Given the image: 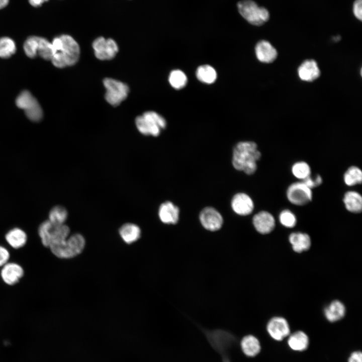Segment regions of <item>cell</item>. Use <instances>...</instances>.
<instances>
[{"instance_id": "obj_1", "label": "cell", "mask_w": 362, "mask_h": 362, "mask_svg": "<svg viewBox=\"0 0 362 362\" xmlns=\"http://www.w3.org/2000/svg\"><path fill=\"white\" fill-rule=\"evenodd\" d=\"M53 55V64L58 68L74 65L80 55V48L77 42L71 36L66 34L55 37L52 42Z\"/></svg>"}, {"instance_id": "obj_2", "label": "cell", "mask_w": 362, "mask_h": 362, "mask_svg": "<svg viewBox=\"0 0 362 362\" xmlns=\"http://www.w3.org/2000/svg\"><path fill=\"white\" fill-rule=\"evenodd\" d=\"M257 144L253 141H241L233 148L232 163L235 169L247 174H253L257 169V161L261 157Z\"/></svg>"}, {"instance_id": "obj_3", "label": "cell", "mask_w": 362, "mask_h": 362, "mask_svg": "<svg viewBox=\"0 0 362 362\" xmlns=\"http://www.w3.org/2000/svg\"><path fill=\"white\" fill-rule=\"evenodd\" d=\"M38 233L43 245L49 248L66 239L69 236L70 229L65 224H54L48 220L39 225Z\"/></svg>"}, {"instance_id": "obj_4", "label": "cell", "mask_w": 362, "mask_h": 362, "mask_svg": "<svg viewBox=\"0 0 362 362\" xmlns=\"http://www.w3.org/2000/svg\"><path fill=\"white\" fill-rule=\"evenodd\" d=\"M85 244L84 237L80 233H74L66 239L49 247L51 252L56 257L68 259L80 254Z\"/></svg>"}, {"instance_id": "obj_5", "label": "cell", "mask_w": 362, "mask_h": 362, "mask_svg": "<svg viewBox=\"0 0 362 362\" xmlns=\"http://www.w3.org/2000/svg\"><path fill=\"white\" fill-rule=\"evenodd\" d=\"M137 129L142 134L157 137L165 128L166 122L160 114L148 111L137 117L135 120Z\"/></svg>"}, {"instance_id": "obj_6", "label": "cell", "mask_w": 362, "mask_h": 362, "mask_svg": "<svg viewBox=\"0 0 362 362\" xmlns=\"http://www.w3.org/2000/svg\"><path fill=\"white\" fill-rule=\"evenodd\" d=\"M239 13L250 24L260 26L269 18L268 11L258 5L253 0H242L237 4Z\"/></svg>"}, {"instance_id": "obj_7", "label": "cell", "mask_w": 362, "mask_h": 362, "mask_svg": "<svg viewBox=\"0 0 362 362\" xmlns=\"http://www.w3.org/2000/svg\"><path fill=\"white\" fill-rule=\"evenodd\" d=\"M16 104L23 109L27 117L31 121H40L43 116L42 109L36 99L28 90H23L17 97Z\"/></svg>"}, {"instance_id": "obj_8", "label": "cell", "mask_w": 362, "mask_h": 362, "mask_svg": "<svg viewBox=\"0 0 362 362\" xmlns=\"http://www.w3.org/2000/svg\"><path fill=\"white\" fill-rule=\"evenodd\" d=\"M103 84L106 89L105 99L111 105L117 106L127 97L129 87L124 83L106 78L103 80Z\"/></svg>"}, {"instance_id": "obj_9", "label": "cell", "mask_w": 362, "mask_h": 362, "mask_svg": "<svg viewBox=\"0 0 362 362\" xmlns=\"http://www.w3.org/2000/svg\"><path fill=\"white\" fill-rule=\"evenodd\" d=\"M207 337L214 348L222 354L224 362H229L228 350L236 341L234 336L229 333L222 331L212 332L208 334Z\"/></svg>"}, {"instance_id": "obj_10", "label": "cell", "mask_w": 362, "mask_h": 362, "mask_svg": "<svg viewBox=\"0 0 362 362\" xmlns=\"http://www.w3.org/2000/svg\"><path fill=\"white\" fill-rule=\"evenodd\" d=\"M287 198L292 204L297 206L307 204L312 199V192L303 182L290 185L286 192Z\"/></svg>"}, {"instance_id": "obj_11", "label": "cell", "mask_w": 362, "mask_h": 362, "mask_svg": "<svg viewBox=\"0 0 362 362\" xmlns=\"http://www.w3.org/2000/svg\"><path fill=\"white\" fill-rule=\"evenodd\" d=\"M92 45L96 57L102 60L112 59L119 50L117 43L113 39L103 37L96 39Z\"/></svg>"}, {"instance_id": "obj_12", "label": "cell", "mask_w": 362, "mask_h": 362, "mask_svg": "<svg viewBox=\"0 0 362 362\" xmlns=\"http://www.w3.org/2000/svg\"><path fill=\"white\" fill-rule=\"evenodd\" d=\"M199 220L202 226L207 230L211 232L219 230L223 224L221 214L211 207H207L201 211Z\"/></svg>"}, {"instance_id": "obj_13", "label": "cell", "mask_w": 362, "mask_h": 362, "mask_svg": "<svg viewBox=\"0 0 362 362\" xmlns=\"http://www.w3.org/2000/svg\"><path fill=\"white\" fill-rule=\"evenodd\" d=\"M266 330L269 336L278 341L283 340L290 334V325L287 320L282 317L270 319L267 324Z\"/></svg>"}, {"instance_id": "obj_14", "label": "cell", "mask_w": 362, "mask_h": 362, "mask_svg": "<svg viewBox=\"0 0 362 362\" xmlns=\"http://www.w3.org/2000/svg\"><path fill=\"white\" fill-rule=\"evenodd\" d=\"M0 275L6 284L14 286L23 277L24 269L19 263L9 261L1 267Z\"/></svg>"}, {"instance_id": "obj_15", "label": "cell", "mask_w": 362, "mask_h": 362, "mask_svg": "<svg viewBox=\"0 0 362 362\" xmlns=\"http://www.w3.org/2000/svg\"><path fill=\"white\" fill-rule=\"evenodd\" d=\"M231 205L233 211L240 216H247L250 214L254 209V203L252 199L247 194L239 193L232 198Z\"/></svg>"}, {"instance_id": "obj_16", "label": "cell", "mask_w": 362, "mask_h": 362, "mask_svg": "<svg viewBox=\"0 0 362 362\" xmlns=\"http://www.w3.org/2000/svg\"><path fill=\"white\" fill-rule=\"evenodd\" d=\"M252 223L255 230L262 234L271 232L276 225L274 217L269 212L265 211L256 214L253 217Z\"/></svg>"}, {"instance_id": "obj_17", "label": "cell", "mask_w": 362, "mask_h": 362, "mask_svg": "<svg viewBox=\"0 0 362 362\" xmlns=\"http://www.w3.org/2000/svg\"><path fill=\"white\" fill-rule=\"evenodd\" d=\"M160 220L165 224H176L179 220V209L170 201L162 203L158 208Z\"/></svg>"}, {"instance_id": "obj_18", "label": "cell", "mask_w": 362, "mask_h": 362, "mask_svg": "<svg viewBox=\"0 0 362 362\" xmlns=\"http://www.w3.org/2000/svg\"><path fill=\"white\" fill-rule=\"evenodd\" d=\"M255 53L259 61L265 63L273 62L278 56L276 48L269 42L264 40L259 41L256 44Z\"/></svg>"}, {"instance_id": "obj_19", "label": "cell", "mask_w": 362, "mask_h": 362, "mask_svg": "<svg viewBox=\"0 0 362 362\" xmlns=\"http://www.w3.org/2000/svg\"><path fill=\"white\" fill-rule=\"evenodd\" d=\"M299 78L303 81L311 82L316 79L320 74L317 62L313 59L304 61L298 67Z\"/></svg>"}, {"instance_id": "obj_20", "label": "cell", "mask_w": 362, "mask_h": 362, "mask_svg": "<svg viewBox=\"0 0 362 362\" xmlns=\"http://www.w3.org/2000/svg\"><path fill=\"white\" fill-rule=\"evenodd\" d=\"M5 240L13 248L19 249L23 247L28 240L26 233L20 228L15 227L9 230L6 234Z\"/></svg>"}, {"instance_id": "obj_21", "label": "cell", "mask_w": 362, "mask_h": 362, "mask_svg": "<svg viewBox=\"0 0 362 362\" xmlns=\"http://www.w3.org/2000/svg\"><path fill=\"white\" fill-rule=\"evenodd\" d=\"M287 343L293 350L303 351L307 349L309 345V338L303 331H297L288 336Z\"/></svg>"}, {"instance_id": "obj_22", "label": "cell", "mask_w": 362, "mask_h": 362, "mask_svg": "<svg viewBox=\"0 0 362 362\" xmlns=\"http://www.w3.org/2000/svg\"><path fill=\"white\" fill-rule=\"evenodd\" d=\"M119 233L125 243L131 244L140 238L141 231L137 225L132 223H126L120 227Z\"/></svg>"}, {"instance_id": "obj_23", "label": "cell", "mask_w": 362, "mask_h": 362, "mask_svg": "<svg viewBox=\"0 0 362 362\" xmlns=\"http://www.w3.org/2000/svg\"><path fill=\"white\" fill-rule=\"evenodd\" d=\"M293 249L296 252L308 250L311 246V238L305 233L297 232L291 233L289 237Z\"/></svg>"}, {"instance_id": "obj_24", "label": "cell", "mask_w": 362, "mask_h": 362, "mask_svg": "<svg viewBox=\"0 0 362 362\" xmlns=\"http://www.w3.org/2000/svg\"><path fill=\"white\" fill-rule=\"evenodd\" d=\"M345 312L344 304L338 300H334L325 308L324 313L328 321L334 322L341 319L344 316Z\"/></svg>"}, {"instance_id": "obj_25", "label": "cell", "mask_w": 362, "mask_h": 362, "mask_svg": "<svg viewBox=\"0 0 362 362\" xmlns=\"http://www.w3.org/2000/svg\"><path fill=\"white\" fill-rule=\"evenodd\" d=\"M343 203L345 208L353 213H359L362 211V197L354 191L346 192L343 197Z\"/></svg>"}, {"instance_id": "obj_26", "label": "cell", "mask_w": 362, "mask_h": 362, "mask_svg": "<svg viewBox=\"0 0 362 362\" xmlns=\"http://www.w3.org/2000/svg\"><path fill=\"white\" fill-rule=\"evenodd\" d=\"M241 347L243 353L249 357L257 355L261 350L259 341L252 335H246L242 339Z\"/></svg>"}, {"instance_id": "obj_27", "label": "cell", "mask_w": 362, "mask_h": 362, "mask_svg": "<svg viewBox=\"0 0 362 362\" xmlns=\"http://www.w3.org/2000/svg\"><path fill=\"white\" fill-rule=\"evenodd\" d=\"M197 79L201 82L210 84L213 83L217 77V73L213 67L208 64L199 66L196 70Z\"/></svg>"}, {"instance_id": "obj_28", "label": "cell", "mask_w": 362, "mask_h": 362, "mask_svg": "<svg viewBox=\"0 0 362 362\" xmlns=\"http://www.w3.org/2000/svg\"><path fill=\"white\" fill-rule=\"evenodd\" d=\"M68 213L63 206L57 205L53 207L49 213L48 220L56 225L64 224L68 218Z\"/></svg>"}, {"instance_id": "obj_29", "label": "cell", "mask_w": 362, "mask_h": 362, "mask_svg": "<svg viewBox=\"0 0 362 362\" xmlns=\"http://www.w3.org/2000/svg\"><path fill=\"white\" fill-rule=\"evenodd\" d=\"M343 180L345 185L350 187L360 184L362 182L361 169L356 166L349 167L344 174Z\"/></svg>"}, {"instance_id": "obj_30", "label": "cell", "mask_w": 362, "mask_h": 362, "mask_svg": "<svg viewBox=\"0 0 362 362\" xmlns=\"http://www.w3.org/2000/svg\"><path fill=\"white\" fill-rule=\"evenodd\" d=\"M168 81L173 88L180 89L186 85L188 78L186 74L182 70L174 69L169 73Z\"/></svg>"}, {"instance_id": "obj_31", "label": "cell", "mask_w": 362, "mask_h": 362, "mask_svg": "<svg viewBox=\"0 0 362 362\" xmlns=\"http://www.w3.org/2000/svg\"><path fill=\"white\" fill-rule=\"evenodd\" d=\"M16 51V45L14 41L10 37L0 38V57L8 58Z\"/></svg>"}, {"instance_id": "obj_32", "label": "cell", "mask_w": 362, "mask_h": 362, "mask_svg": "<svg viewBox=\"0 0 362 362\" xmlns=\"http://www.w3.org/2000/svg\"><path fill=\"white\" fill-rule=\"evenodd\" d=\"M38 55L44 59L51 60L53 50L51 42L43 37H39Z\"/></svg>"}, {"instance_id": "obj_33", "label": "cell", "mask_w": 362, "mask_h": 362, "mask_svg": "<svg viewBox=\"0 0 362 362\" xmlns=\"http://www.w3.org/2000/svg\"><path fill=\"white\" fill-rule=\"evenodd\" d=\"M291 170L294 176L302 180L311 175L309 165L303 161L295 163L292 165Z\"/></svg>"}, {"instance_id": "obj_34", "label": "cell", "mask_w": 362, "mask_h": 362, "mask_svg": "<svg viewBox=\"0 0 362 362\" xmlns=\"http://www.w3.org/2000/svg\"><path fill=\"white\" fill-rule=\"evenodd\" d=\"M39 37H29L24 43L23 48L26 55L31 58H35L38 55Z\"/></svg>"}, {"instance_id": "obj_35", "label": "cell", "mask_w": 362, "mask_h": 362, "mask_svg": "<svg viewBox=\"0 0 362 362\" xmlns=\"http://www.w3.org/2000/svg\"><path fill=\"white\" fill-rule=\"evenodd\" d=\"M281 224L287 228L294 227L297 223V218L295 214L289 210H284L279 217Z\"/></svg>"}, {"instance_id": "obj_36", "label": "cell", "mask_w": 362, "mask_h": 362, "mask_svg": "<svg viewBox=\"0 0 362 362\" xmlns=\"http://www.w3.org/2000/svg\"><path fill=\"white\" fill-rule=\"evenodd\" d=\"M302 182L310 189H312L314 188L319 186L322 183V178L319 175H316L314 177L311 175L303 179Z\"/></svg>"}, {"instance_id": "obj_37", "label": "cell", "mask_w": 362, "mask_h": 362, "mask_svg": "<svg viewBox=\"0 0 362 362\" xmlns=\"http://www.w3.org/2000/svg\"><path fill=\"white\" fill-rule=\"evenodd\" d=\"M10 253L5 246L0 245V267L9 261Z\"/></svg>"}, {"instance_id": "obj_38", "label": "cell", "mask_w": 362, "mask_h": 362, "mask_svg": "<svg viewBox=\"0 0 362 362\" xmlns=\"http://www.w3.org/2000/svg\"><path fill=\"white\" fill-rule=\"evenodd\" d=\"M353 13L355 17L361 21L362 20V0H355L353 4Z\"/></svg>"}, {"instance_id": "obj_39", "label": "cell", "mask_w": 362, "mask_h": 362, "mask_svg": "<svg viewBox=\"0 0 362 362\" xmlns=\"http://www.w3.org/2000/svg\"><path fill=\"white\" fill-rule=\"evenodd\" d=\"M348 362H362V353L359 350L354 351L348 357Z\"/></svg>"}, {"instance_id": "obj_40", "label": "cell", "mask_w": 362, "mask_h": 362, "mask_svg": "<svg viewBox=\"0 0 362 362\" xmlns=\"http://www.w3.org/2000/svg\"><path fill=\"white\" fill-rule=\"evenodd\" d=\"M48 0H28L29 4L33 7L37 8L40 7Z\"/></svg>"}, {"instance_id": "obj_41", "label": "cell", "mask_w": 362, "mask_h": 362, "mask_svg": "<svg viewBox=\"0 0 362 362\" xmlns=\"http://www.w3.org/2000/svg\"><path fill=\"white\" fill-rule=\"evenodd\" d=\"M9 0H0V9L5 8L9 4Z\"/></svg>"}]
</instances>
